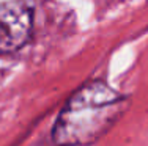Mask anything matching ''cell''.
<instances>
[{
  "mask_svg": "<svg viewBox=\"0 0 148 146\" xmlns=\"http://www.w3.org/2000/svg\"><path fill=\"white\" fill-rule=\"evenodd\" d=\"M129 107V97L95 79L84 83L62 107L51 132L55 146H87L106 135Z\"/></svg>",
  "mask_w": 148,
  "mask_h": 146,
  "instance_id": "obj_1",
  "label": "cell"
},
{
  "mask_svg": "<svg viewBox=\"0 0 148 146\" xmlns=\"http://www.w3.org/2000/svg\"><path fill=\"white\" fill-rule=\"evenodd\" d=\"M35 11L24 2H0V55H10L30 43Z\"/></svg>",
  "mask_w": 148,
  "mask_h": 146,
  "instance_id": "obj_2",
  "label": "cell"
}]
</instances>
